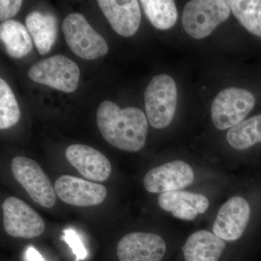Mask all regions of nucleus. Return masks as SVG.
<instances>
[{
	"label": "nucleus",
	"instance_id": "obj_1",
	"mask_svg": "<svg viewBox=\"0 0 261 261\" xmlns=\"http://www.w3.org/2000/svg\"><path fill=\"white\" fill-rule=\"evenodd\" d=\"M97 123L103 138L116 148L138 152L145 145L148 120L139 108L121 109L116 103L103 101L97 109Z\"/></svg>",
	"mask_w": 261,
	"mask_h": 261
},
{
	"label": "nucleus",
	"instance_id": "obj_2",
	"mask_svg": "<svg viewBox=\"0 0 261 261\" xmlns=\"http://www.w3.org/2000/svg\"><path fill=\"white\" fill-rule=\"evenodd\" d=\"M177 87L172 77L155 75L145 92V111L149 124L161 129L172 122L177 106Z\"/></svg>",
	"mask_w": 261,
	"mask_h": 261
},
{
	"label": "nucleus",
	"instance_id": "obj_3",
	"mask_svg": "<svg viewBox=\"0 0 261 261\" xmlns=\"http://www.w3.org/2000/svg\"><path fill=\"white\" fill-rule=\"evenodd\" d=\"M231 8L224 0H193L184 8L182 23L185 32L197 39L208 37L229 17Z\"/></svg>",
	"mask_w": 261,
	"mask_h": 261
},
{
	"label": "nucleus",
	"instance_id": "obj_4",
	"mask_svg": "<svg viewBox=\"0 0 261 261\" xmlns=\"http://www.w3.org/2000/svg\"><path fill=\"white\" fill-rule=\"evenodd\" d=\"M62 30L68 47L76 56L87 61L97 59L108 53L104 38L80 13H71L63 20Z\"/></svg>",
	"mask_w": 261,
	"mask_h": 261
},
{
	"label": "nucleus",
	"instance_id": "obj_5",
	"mask_svg": "<svg viewBox=\"0 0 261 261\" xmlns=\"http://www.w3.org/2000/svg\"><path fill=\"white\" fill-rule=\"evenodd\" d=\"M28 75L33 82L70 93L78 87L80 70L75 62L58 55L33 65Z\"/></svg>",
	"mask_w": 261,
	"mask_h": 261
},
{
	"label": "nucleus",
	"instance_id": "obj_6",
	"mask_svg": "<svg viewBox=\"0 0 261 261\" xmlns=\"http://www.w3.org/2000/svg\"><path fill=\"white\" fill-rule=\"evenodd\" d=\"M11 170L15 179L36 203L46 208H51L56 205V190L36 161L23 156H17L12 161Z\"/></svg>",
	"mask_w": 261,
	"mask_h": 261
},
{
	"label": "nucleus",
	"instance_id": "obj_7",
	"mask_svg": "<svg viewBox=\"0 0 261 261\" xmlns=\"http://www.w3.org/2000/svg\"><path fill=\"white\" fill-rule=\"evenodd\" d=\"M255 99L246 89L228 88L221 91L213 102L211 116L214 126L226 130L244 121L253 109Z\"/></svg>",
	"mask_w": 261,
	"mask_h": 261
},
{
	"label": "nucleus",
	"instance_id": "obj_8",
	"mask_svg": "<svg viewBox=\"0 0 261 261\" xmlns=\"http://www.w3.org/2000/svg\"><path fill=\"white\" fill-rule=\"evenodd\" d=\"M3 211L5 230L10 236L32 239L44 233V220L18 197H8L3 202Z\"/></svg>",
	"mask_w": 261,
	"mask_h": 261
},
{
	"label": "nucleus",
	"instance_id": "obj_9",
	"mask_svg": "<svg viewBox=\"0 0 261 261\" xmlns=\"http://www.w3.org/2000/svg\"><path fill=\"white\" fill-rule=\"evenodd\" d=\"M194 178L195 174L190 165L174 161L151 169L144 177L143 184L147 192L161 194L190 186Z\"/></svg>",
	"mask_w": 261,
	"mask_h": 261
},
{
	"label": "nucleus",
	"instance_id": "obj_10",
	"mask_svg": "<svg viewBox=\"0 0 261 261\" xmlns=\"http://www.w3.org/2000/svg\"><path fill=\"white\" fill-rule=\"evenodd\" d=\"M166 250V243L159 235L132 232L120 240L116 252L119 261H161Z\"/></svg>",
	"mask_w": 261,
	"mask_h": 261
},
{
	"label": "nucleus",
	"instance_id": "obj_11",
	"mask_svg": "<svg viewBox=\"0 0 261 261\" xmlns=\"http://www.w3.org/2000/svg\"><path fill=\"white\" fill-rule=\"evenodd\" d=\"M57 196L63 202L77 207L99 205L107 197V189L99 184L65 175L58 178L55 185Z\"/></svg>",
	"mask_w": 261,
	"mask_h": 261
},
{
	"label": "nucleus",
	"instance_id": "obj_12",
	"mask_svg": "<svg viewBox=\"0 0 261 261\" xmlns=\"http://www.w3.org/2000/svg\"><path fill=\"white\" fill-rule=\"evenodd\" d=\"M250 218V207L247 201L235 196L221 206L215 220L213 231L226 241H235L243 234Z\"/></svg>",
	"mask_w": 261,
	"mask_h": 261
},
{
	"label": "nucleus",
	"instance_id": "obj_13",
	"mask_svg": "<svg viewBox=\"0 0 261 261\" xmlns=\"http://www.w3.org/2000/svg\"><path fill=\"white\" fill-rule=\"evenodd\" d=\"M65 158L84 177L92 181H106L112 172L109 160L89 146L80 144L70 145L65 149Z\"/></svg>",
	"mask_w": 261,
	"mask_h": 261
},
{
	"label": "nucleus",
	"instance_id": "obj_14",
	"mask_svg": "<svg viewBox=\"0 0 261 261\" xmlns=\"http://www.w3.org/2000/svg\"><path fill=\"white\" fill-rule=\"evenodd\" d=\"M97 4L113 30L124 37L135 35L140 28L141 10L137 0H98Z\"/></svg>",
	"mask_w": 261,
	"mask_h": 261
},
{
	"label": "nucleus",
	"instance_id": "obj_15",
	"mask_svg": "<svg viewBox=\"0 0 261 261\" xmlns=\"http://www.w3.org/2000/svg\"><path fill=\"white\" fill-rule=\"evenodd\" d=\"M158 200L161 209L184 221H192L209 207L208 199L205 196L180 190L160 194Z\"/></svg>",
	"mask_w": 261,
	"mask_h": 261
},
{
	"label": "nucleus",
	"instance_id": "obj_16",
	"mask_svg": "<svg viewBox=\"0 0 261 261\" xmlns=\"http://www.w3.org/2000/svg\"><path fill=\"white\" fill-rule=\"evenodd\" d=\"M226 243L206 230L196 231L189 237L183 247L185 261H219Z\"/></svg>",
	"mask_w": 261,
	"mask_h": 261
},
{
	"label": "nucleus",
	"instance_id": "obj_17",
	"mask_svg": "<svg viewBox=\"0 0 261 261\" xmlns=\"http://www.w3.org/2000/svg\"><path fill=\"white\" fill-rule=\"evenodd\" d=\"M25 25L39 54L49 53L58 35V20L56 17L33 11L25 18Z\"/></svg>",
	"mask_w": 261,
	"mask_h": 261
},
{
	"label": "nucleus",
	"instance_id": "obj_18",
	"mask_svg": "<svg viewBox=\"0 0 261 261\" xmlns=\"http://www.w3.org/2000/svg\"><path fill=\"white\" fill-rule=\"evenodd\" d=\"M0 38L8 54L13 58H23L32 50V40L29 31L16 20H7L1 24Z\"/></svg>",
	"mask_w": 261,
	"mask_h": 261
},
{
	"label": "nucleus",
	"instance_id": "obj_19",
	"mask_svg": "<svg viewBox=\"0 0 261 261\" xmlns=\"http://www.w3.org/2000/svg\"><path fill=\"white\" fill-rule=\"evenodd\" d=\"M228 143L233 148L243 150L261 142V114L245 120L226 134Z\"/></svg>",
	"mask_w": 261,
	"mask_h": 261
},
{
	"label": "nucleus",
	"instance_id": "obj_20",
	"mask_svg": "<svg viewBox=\"0 0 261 261\" xmlns=\"http://www.w3.org/2000/svg\"><path fill=\"white\" fill-rule=\"evenodd\" d=\"M147 18L154 27L167 30L176 24L178 12L176 3L171 0H141Z\"/></svg>",
	"mask_w": 261,
	"mask_h": 261
},
{
	"label": "nucleus",
	"instance_id": "obj_21",
	"mask_svg": "<svg viewBox=\"0 0 261 261\" xmlns=\"http://www.w3.org/2000/svg\"><path fill=\"white\" fill-rule=\"evenodd\" d=\"M231 11L249 32L261 37V0H230Z\"/></svg>",
	"mask_w": 261,
	"mask_h": 261
},
{
	"label": "nucleus",
	"instance_id": "obj_22",
	"mask_svg": "<svg viewBox=\"0 0 261 261\" xmlns=\"http://www.w3.org/2000/svg\"><path fill=\"white\" fill-rule=\"evenodd\" d=\"M20 111L14 94L3 79L0 80V128L7 129L19 121Z\"/></svg>",
	"mask_w": 261,
	"mask_h": 261
},
{
	"label": "nucleus",
	"instance_id": "obj_23",
	"mask_svg": "<svg viewBox=\"0 0 261 261\" xmlns=\"http://www.w3.org/2000/svg\"><path fill=\"white\" fill-rule=\"evenodd\" d=\"M71 249L73 253L75 255V260H84L87 256V250L84 246L80 235L72 228H68L63 231V235L61 238Z\"/></svg>",
	"mask_w": 261,
	"mask_h": 261
},
{
	"label": "nucleus",
	"instance_id": "obj_24",
	"mask_svg": "<svg viewBox=\"0 0 261 261\" xmlns=\"http://www.w3.org/2000/svg\"><path fill=\"white\" fill-rule=\"evenodd\" d=\"M21 0H1L0 1V20H9L18 13L22 6Z\"/></svg>",
	"mask_w": 261,
	"mask_h": 261
},
{
	"label": "nucleus",
	"instance_id": "obj_25",
	"mask_svg": "<svg viewBox=\"0 0 261 261\" xmlns=\"http://www.w3.org/2000/svg\"><path fill=\"white\" fill-rule=\"evenodd\" d=\"M25 257L28 261H46L39 252L33 246L28 247L25 252Z\"/></svg>",
	"mask_w": 261,
	"mask_h": 261
}]
</instances>
